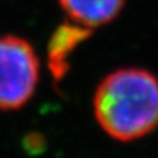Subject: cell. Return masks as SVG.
I'll return each mask as SVG.
<instances>
[{"label":"cell","instance_id":"cell-3","mask_svg":"<svg viewBox=\"0 0 158 158\" xmlns=\"http://www.w3.org/2000/svg\"><path fill=\"white\" fill-rule=\"evenodd\" d=\"M69 18L84 28H97L114 20L125 0H59Z\"/></svg>","mask_w":158,"mask_h":158},{"label":"cell","instance_id":"cell-2","mask_svg":"<svg viewBox=\"0 0 158 158\" xmlns=\"http://www.w3.org/2000/svg\"><path fill=\"white\" fill-rule=\"evenodd\" d=\"M39 78V60L32 45L14 35L0 36V110L25 105Z\"/></svg>","mask_w":158,"mask_h":158},{"label":"cell","instance_id":"cell-1","mask_svg":"<svg viewBox=\"0 0 158 158\" xmlns=\"http://www.w3.org/2000/svg\"><path fill=\"white\" fill-rule=\"evenodd\" d=\"M99 126L119 141H133L158 127V78L137 67L115 70L94 97Z\"/></svg>","mask_w":158,"mask_h":158},{"label":"cell","instance_id":"cell-4","mask_svg":"<svg viewBox=\"0 0 158 158\" xmlns=\"http://www.w3.org/2000/svg\"><path fill=\"white\" fill-rule=\"evenodd\" d=\"M88 34V28H84L74 23L62 25L55 32V35L51 39V45H49V64L57 77L63 74L66 57L74 49L76 45L87 38Z\"/></svg>","mask_w":158,"mask_h":158}]
</instances>
